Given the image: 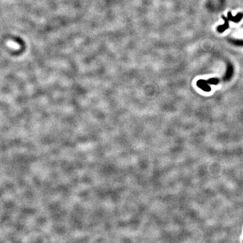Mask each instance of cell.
I'll return each mask as SVG.
<instances>
[{
    "label": "cell",
    "instance_id": "obj_1",
    "mask_svg": "<svg viewBox=\"0 0 243 243\" xmlns=\"http://www.w3.org/2000/svg\"><path fill=\"white\" fill-rule=\"evenodd\" d=\"M197 85H198L199 87L201 88V90H203L205 92L210 91L211 88L209 86L208 83L207 82V81L200 79V80L198 81V82H197Z\"/></svg>",
    "mask_w": 243,
    "mask_h": 243
},
{
    "label": "cell",
    "instance_id": "obj_2",
    "mask_svg": "<svg viewBox=\"0 0 243 243\" xmlns=\"http://www.w3.org/2000/svg\"><path fill=\"white\" fill-rule=\"evenodd\" d=\"M243 17V14L242 13H238L235 17H232V14L230 12H228V19H229L230 20L232 21V22H234L236 23L239 22V21H240L241 19H242Z\"/></svg>",
    "mask_w": 243,
    "mask_h": 243
},
{
    "label": "cell",
    "instance_id": "obj_3",
    "mask_svg": "<svg viewBox=\"0 0 243 243\" xmlns=\"http://www.w3.org/2000/svg\"><path fill=\"white\" fill-rule=\"evenodd\" d=\"M222 17L225 20V23H224V24L222 25H220L218 26V27L217 30L219 32H223V31L227 29V28H228V26H229V24H228V19H227L226 17Z\"/></svg>",
    "mask_w": 243,
    "mask_h": 243
},
{
    "label": "cell",
    "instance_id": "obj_4",
    "mask_svg": "<svg viewBox=\"0 0 243 243\" xmlns=\"http://www.w3.org/2000/svg\"><path fill=\"white\" fill-rule=\"evenodd\" d=\"M232 72H233V69H232V67H228L227 73H226V78L227 79H228L230 78V77H231V76L232 74Z\"/></svg>",
    "mask_w": 243,
    "mask_h": 243
},
{
    "label": "cell",
    "instance_id": "obj_5",
    "mask_svg": "<svg viewBox=\"0 0 243 243\" xmlns=\"http://www.w3.org/2000/svg\"><path fill=\"white\" fill-rule=\"evenodd\" d=\"M207 82L208 84H217L219 82V79L216 78H213L209 79L208 81H207Z\"/></svg>",
    "mask_w": 243,
    "mask_h": 243
}]
</instances>
